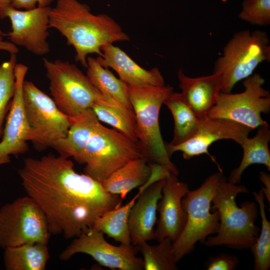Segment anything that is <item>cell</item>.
<instances>
[{"instance_id":"19","label":"cell","mask_w":270,"mask_h":270,"mask_svg":"<svg viewBox=\"0 0 270 270\" xmlns=\"http://www.w3.org/2000/svg\"><path fill=\"white\" fill-rule=\"evenodd\" d=\"M179 88L183 98L199 119L206 118L222 92V78L220 74L196 78L186 76L182 70L178 72Z\"/></svg>"},{"instance_id":"28","label":"cell","mask_w":270,"mask_h":270,"mask_svg":"<svg viewBox=\"0 0 270 270\" xmlns=\"http://www.w3.org/2000/svg\"><path fill=\"white\" fill-rule=\"evenodd\" d=\"M258 204L262 219L260 233L250 248L254 256V269L268 270L270 268V222L267 220L264 203V194L261 188L253 192Z\"/></svg>"},{"instance_id":"6","label":"cell","mask_w":270,"mask_h":270,"mask_svg":"<svg viewBox=\"0 0 270 270\" xmlns=\"http://www.w3.org/2000/svg\"><path fill=\"white\" fill-rule=\"evenodd\" d=\"M269 44L264 31L246 30L234 34L214 64L213 72L221 76V92L230 93L235 84L252 76L260 64L270 62Z\"/></svg>"},{"instance_id":"11","label":"cell","mask_w":270,"mask_h":270,"mask_svg":"<svg viewBox=\"0 0 270 270\" xmlns=\"http://www.w3.org/2000/svg\"><path fill=\"white\" fill-rule=\"evenodd\" d=\"M264 79L258 74L244 80V92H220L206 118H222L234 121L254 130L268 124L262 114L270 111V94L263 88Z\"/></svg>"},{"instance_id":"21","label":"cell","mask_w":270,"mask_h":270,"mask_svg":"<svg viewBox=\"0 0 270 270\" xmlns=\"http://www.w3.org/2000/svg\"><path fill=\"white\" fill-rule=\"evenodd\" d=\"M91 109L100 121L110 124L132 140L138 141L134 113L124 105L101 93Z\"/></svg>"},{"instance_id":"15","label":"cell","mask_w":270,"mask_h":270,"mask_svg":"<svg viewBox=\"0 0 270 270\" xmlns=\"http://www.w3.org/2000/svg\"><path fill=\"white\" fill-rule=\"evenodd\" d=\"M28 67L16 64L14 68L16 87L0 142V166L10 162V156L26 152L28 149L30 128L23 101L22 88Z\"/></svg>"},{"instance_id":"4","label":"cell","mask_w":270,"mask_h":270,"mask_svg":"<svg viewBox=\"0 0 270 270\" xmlns=\"http://www.w3.org/2000/svg\"><path fill=\"white\" fill-rule=\"evenodd\" d=\"M248 192L244 186L227 182L224 176L222 178L211 206L212 211L218 212V228L216 236L207 238L205 245H225L242 249L250 248L254 244L260 234L255 224L258 214L256 204L246 201L239 207L236 202L238 194Z\"/></svg>"},{"instance_id":"31","label":"cell","mask_w":270,"mask_h":270,"mask_svg":"<svg viewBox=\"0 0 270 270\" xmlns=\"http://www.w3.org/2000/svg\"><path fill=\"white\" fill-rule=\"evenodd\" d=\"M237 258L228 254H221L210 259L206 264L208 270H233L238 266Z\"/></svg>"},{"instance_id":"26","label":"cell","mask_w":270,"mask_h":270,"mask_svg":"<svg viewBox=\"0 0 270 270\" xmlns=\"http://www.w3.org/2000/svg\"><path fill=\"white\" fill-rule=\"evenodd\" d=\"M139 195L138 192L126 204L104 213L96 220L92 229L106 234L120 244H132L128 216L130 210Z\"/></svg>"},{"instance_id":"29","label":"cell","mask_w":270,"mask_h":270,"mask_svg":"<svg viewBox=\"0 0 270 270\" xmlns=\"http://www.w3.org/2000/svg\"><path fill=\"white\" fill-rule=\"evenodd\" d=\"M16 62V54H10V59L0 64V138L2 136L4 120L14 93Z\"/></svg>"},{"instance_id":"12","label":"cell","mask_w":270,"mask_h":270,"mask_svg":"<svg viewBox=\"0 0 270 270\" xmlns=\"http://www.w3.org/2000/svg\"><path fill=\"white\" fill-rule=\"evenodd\" d=\"M138 250L132 244L116 246L108 242L100 232L91 229L82 234L61 252L60 258L68 260L74 254L82 253L92 256L100 264L120 270H144L142 258L136 256Z\"/></svg>"},{"instance_id":"2","label":"cell","mask_w":270,"mask_h":270,"mask_svg":"<svg viewBox=\"0 0 270 270\" xmlns=\"http://www.w3.org/2000/svg\"><path fill=\"white\" fill-rule=\"evenodd\" d=\"M52 148L84 164V173L100 182L129 161L146 159L138 141L102 125L91 108L72 118L66 136Z\"/></svg>"},{"instance_id":"22","label":"cell","mask_w":270,"mask_h":270,"mask_svg":"<svg viewBox=\"0 0 270 270\" xmlns=\"http://www.w3.org/2000/svg\"><path fill=\"white\" fill-rule=\"evenodd\" d=\"M258 128V132L254 137H246L240 145L243 150L242 158L239 166L231 172L228 180V182L239 184L242 173L252 164H263L270 170V126L266 124Z\"/></svg>"},{"instance_id":"23","label":"cell","mask_w":270,"mask_h":270,"mask_svg":"<svg viewBox=\"0 0 270 270\" xmlns=\"http://www.w3.org/2000/svg\"><path fill=\"white\" fill-rule=\"evenodd\" d=\"M50 257L47 244L42 243L7 248L4 256L8 270H44Z\"/></svg>"},{"instance_id":"18","label":"cell","mask_w":270,"mask_h":270,"mask_svg":"<svg viewBox=\"0 0 270 270\" xmlns=\"http://www.w3.org/2000/svg\"><path fill=\"white\" fill-rule=\"evenodd\" d=\"M101 51L102 56L96 58L99 62L105 68L114 70L127 85L165 86L164 79L158 68L154 67L149 70L144 68L113 44L104 45Z\"/></svg>"},{"instance_id":"34","label":"cell","mask_w":270,"mask_h":270,"mask_svg":"<svg viewBox=\"0 0 270 270\" xmlns=\"http://www.w3.org/2000/svg\"><path fill=\"white\" fill-rule=\"evenodd\" d=\"M260 178L264 184L262 190L269 203L270 202V174L264 172H260Z\"/></svg>"},{"instance_id":"13","label":"cell","mask_w":270,"mask_h":270,"mask_svg":"<svg viewBox=\"0 0 270 270\" xmlns=\"http://www.w3.org/2000/svg\"><path fill=\"white\" fill-rule=\"evenodd\" d=\"M253 130L234 121L222 118L199 119L198 129L189 140L177 146H169L165 142L168 156L181 152L184 158L188 160L202 154H206L222 172L216 158L208 152V148L214 142L221 140H231L240 145Z\"/></svg>"},{"instance_id":"8","label":"cell","mask_w":270,"mask_h":270,"mask_svg":"<svg viewBox=\"0 0 270 270\" xmlns=\"http://www.w3.org/2000/svg\"><path fill=\"white\" fill-rule=\"evenodd\" d=\"M49 89L58 108L74 118L91 108L101 92L78 66L67 60L44 58Z\"/></svg>"},{"instance_id":"27","label":"cell","mask_w":270,"mask_h":270,"mask_svg":"<svg viewBox=\"0 0 270 270\" xmlns=\"http://www.w3.org/2000/svg\"><path fill=\"white\" fill-rule=\"evenodd\" d=\"M158 242L156 245H150L144 242L136 246L142 256L144 270H178L171 239L166 238Z\"/></svg>"},{"instance_id":"14","label":"cell","mask_w":270,"mask_h":270,"mask_svg":"<svg viewBox=\"0 0 270 270\" xmlns=\"http://www.w3.org/2000/svg\"><path fill=\"white\" fill-rule=\"evenodd\" d=\"M50 10V6L22 10L12 6L8 8L6 17L10 20L12 30L6 36L10 42L34 54H47L50 52L47 38Z\"/></svg>"},{"instance_id":"1","label":"cell","mask_w":270,"mask_h":270,"mask_svg":"<svg viewBox=\"0 0 270 270\" xmlns=\"http://www.w3.org/2000/svg\"><path fill=\"white\" fill-rule=\"evenodd\" d=\"M74 166L68 158L49 154L24 158L18 170L24 190L43 211L51 234L66 239L91 230L100 216L122 200Z\"/></svg>"},{"instance_id":"5","label":"cell","mask_w":270,"mask_h":270,"mask_svg":"<svg viewBox=\"0 0 270 270\" xmlns=\"http://www.w3.org/2000/svg\"><path fill=\"white\" fill-rule=\"evenodd\" d=\"M128 86L136 120L138 140L149 163L168 167L176 176L178 170L168 156L160 133L159 116L162 104L173 92L170 85Z\"/></svg>"},{"instance_id":"3","label":"cell","mask_w":270,"mask_h":270,"mask_svg":"<svg viewBox=\"0 0 270 270\" xmlns=\"http://www.w3.org/2000/svg\"><path fill=\"white\" fill-rule=\"evenodd\" d=\"M49 28L56 30L75 50V60L84 67L90 54L102 56L108 44L129 41L128 35L106 14H93L90 7L78 0H58L49 16Z\"/></svg>"},{"instance_id":"16","label":"cell","mask_w":270,"mask_h":270,"mask_svg":"<svg viewBox=\"0 0 270 270\" xmlns=\"http://www.w3.org/2000/svg\"><path fill=\"white\" fill-rule=\"evenodd\" d=\"M188 190V185L180 182L177 176L170 173L166 178L157 206L159 218L155 229V239L158 242L169 238L174 242L182 232L187 216L182 200Z\"/></svg>"},{"instance_id":"36","label":"cell","mask_w":270,"mask_h":270,"mask_svg":"<svg viewBox=\"0 0 270 270\" xmlns=\"http://www.w3.org/2000/svg\"><path fill=\"white\" fill-rule=\"evenodd\" d=\"M12 0H0V18L6 17V12L8 8L12 6Z\"/></svg>"},{"instance_id":"25","label":"cell","mask_w":270,"mask_h":270,"mask_svg":"<svg viewBox=\"0 0 270 270\" xmlns=\"http://www.w3.org/2000/svg\"><path fill=\"white\" fill-rule=\"evenodd\" d=\"M171 112L174 121V136L169 146L180 144L196 132L198 118L188 106L180 93L172 92L164 102Z\"/></svg>"},{"instance_id":"10","label":"cell","mask_w":270,"mask_h":270,"mask_svg":"<svg viewBox=\"0 0 270 270\" xmlns=\"http://www.w3.org/2000/svg\"><path fill=\"white\" fill-rule=\"evenodd\" d=\"M48 222L38 204L28 195L0 209V247L6 248L28 243L48 244Z\"/></svg>"},{"instance_id":"32","label":"cell","mask_w":270,"mask_h":270,"mask_svg":"<svg viewBox=\"0 0 270 270\" xmlns=\"http://www.w3.org/2000/svg\"><path fill=\"white\" fill-rule=\"evenodd\" d=\"M148 163L150 174L146 182L138 188V193L140 194L154 183L165 179L170 173V169L164 166L154 163Z\"/></svg>"},{"instance_id":"35","label":"cell","mask_w":270,"mask_h":270,"mask_svg":"<svg viewBox=\"0 0 270 270\" xmlns=\"http://www.w3.org/2000/svg\"><path fill=\"white\" fill-rule=\"evenodd\" d=\"M0 50L16 54L18 52V49L15 44L10 42L4 40L2 36H0Z\"/></svg>"},{"instance_id":"37","label":"cell","mask_w":270,"mask_h":270,"mask_svg":"<svg viewBox=\"0 0 270 270\" xmlns=\"http://www.w3.org/2000/svg\"><path fill=\"white\" fill-rule=\"evenodd\" d=\"M5 35L4 32L2 31V30L0 28V36H3Z\"/></svg>"},{"instance_id":"17","label":"cell","mask_w":270,"mask_h":270,"mask_svg":"<svg viewBox=\"0 0 270 270\" xmlns=\"http://www.w3.org/2000/svg\"><path fill=\"white\" fill-rule=\"evenodd\" d=\"M165 179L154 183L140 194L130 210L128 227L134 246L155 239L157 206Z\"/></svg>"},{"instance_id":"20","label":"cell","mask_w":270,"mask_h":270,"mask_svg":"<svg viewBox=\"0 0 270 270\" xmlns=\"http://www.w3.org/2000/svg\"><path fill=\"white\" fill-rule=\"evenodd\" d=\"M150 174L148 160L138 158L116 170L101 183L107 192L118 195L123 200L132 190L142 186Z\"/></svg>"},{"instance_id":"9","label":"cell","mask_w":270,"mask_h":270,"mask_svg":"<svg viewBox=\"0 0 270 270\" xmlns=\"http://www.w3.org/2000/svg\"><path fill=\"white\" fill-rule=\"evenodd\" d=\"M22 94L30 128L29 141L39 151L52 148L66 136L72 118L62 112L53 99L31 81L24 82Z\"/></svg>"},{"instance_id":"7","label":"cell","mask_w":270,"mask_h":270,"mask_svg":"<svg viewBox=\"0 0 270 270\" xmlns=\"http://www.w3.org/2000/svg\"><path fill=\"white\" fill-rule=\"evenodd\" d=\"M223 176L220 171L212 174L198 188L189 190L182 198V206L187 218L182 232L172 242L177 262L190 253L198 242L217 232L218 212H211V204L218 182Z\"/></svg>"},{"instance_id":"33","label":"cell","mask_w":270,"mask_h":270,"mask_svg":"<svg viewBox=\"0 0 270 270\" xmlns=\"http://www.w3.org/2000/svg\"><path fill=\"white\" fill-rule=\"evenodd\" d=\"M54 0H12V6L16 9L30 10L36 7H48Z\"/></svg>"},{"instance_id":"30","label":"cell","mask_w":270,"mask_h":270,"mask_svg":"<svg viewBox=\"0 0 270 270\" xmlns=\"http://www.w3.org/2000/svg\"><path fill=\"white\" fill-rule=\"evenodd\" d=\"M238 18L254 25H269L270 0H244Z\"/></svg>"},{"instance_id":"24","label":"cell","mask_w":270,"mask_h":270,"mask_svg":"<svg viewBox=\"0 0 270 270\" xmlns=\"http://www.w3.org/2000/svg\"><path fill=\"white\" fill-rule=\"evenodd\" d=\"M86 61V76L93 86L102 94L112 97L134 112L127 84L116 77L108 68L103 66L96 58L88 56Z\"/></svg>"}]
</instances>
